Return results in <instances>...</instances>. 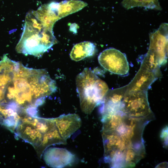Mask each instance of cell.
Returning a JSON list of instances; mask_svg holds the SVG:
<instances>
[{"mask_svg": "<svg viewBox=\"0 0 168 168\" xmlns=\"http://www.w3.org/2000/svg\"><path fill=\"white\" fill-rule=\"evenodd\" d=\"M152 119L119 112L102 118L104 160L112 168L134 167L145 152L143 131Z\"/></svg>", "mask_w": 168, "mask_h": 168, "instance_id": "obj_1", "label": "cell"}, {"mask_svg": "<svg viewBox=\"0 0 168 168\" xmlns=\"http://www.w3.org/2000/svg\"><path fill=\"white\" fill-rule=\"evenodd\" d=\"M57 42L53 30L44 27L30 11L26 16L23 32L16 50L18 53L40 57Z\"/></svg>", "mask_w": 168, "mask_h": 168, "instance_id": "obj_2", "label": "cell"}, {"mask_svg": "<svg viewBox=\"0 0 168 168\" xmlns=\"http://www.w3.org/2000/svg\"><path fill=\"white\" fill-rule=\"evenodd\" d=\"M76 83L82 110L90 114L96 106L103 103L109 90L108 86L88 68L77 75Z\"/></svg>", "mask_w": 168, "mask_h": 168, "instance_id": "obj_3", "label": "cell"}, {"mask_svg": "<svg viewBox=\"0 0 168 168\" xmlns=\"http://www.w3.org/2000/svg\"><path fill=\"white\" fill-rule=\"evenodd\" d=\"M122 102L123 111L127 115L152 119V113L145 91H129L124 95Z\"/></svg>", "mask_w": 168, "mask_h": 168, "instance_id": "obj_4", "label": "cell"}, {"mask_svg": "<svg viewBox=\"0 0 168 168\" xmlns=\"http://www.w3.org/2000/svg\"><path fill=\"white\" fill-rule=\"evenodd\" d=\"M98 60L103 68L113 73L124 76L128 73V63L125 54L116 49L105 50L100 54Z\"/></svg>", "mask_w": 168, "mask_h": 168, "instance_id": "obj_5", "label": "cell"}, {"mask_svg": "<svg viewBox=\"0 0 168 168\" xmlns=\"http://www.w3.org/2000/svg\"><path fill=\"white\" fill-rule=\"evenodd\" d=\"M168 30V24L163 23L157 30L149 34L150 45L147 53L156 59L159 65L167 60Z\"/></svg>", "mask_w": 168, "mask_h": 168, "instance_id": "obj_6", "label": "cell"}, {"mask_svg": "<svg viewBox=\"0 0 168 168\" xmlns=\"http://www.w3.org/2000/svg\"><path fill=\"white\" fill-rule=\"evenodd\" d=\"M43 154L45 163L52 168H63L71 166L76 160L74 155L63 148H47Z\"/></svg>", "mask_w": 168, "mask_h": 168, "instance_id": "obj_7", "label": "cell"}, {"mask_svg": "<svg viewBox=\"0 0 168 168\" xmlns=\"http://www.w3.org/2000/svg\"><path fill=\"white\" fill-rule=\"evenodd\" d=\"M54 120L59 134L66 140L78 129L82 124L80 118L76 114H63L54 118Z\"/></svg>", "mask_w": 168, "mask_h": 168, "instance_id": "obj_8", "label": "cell"}, {"mask_svg": "<svg viewBox=\"0 0 168 168\" xmlns=\"http://www.w3.org/2000/svg\"><path fill=\"white\" fill-rule=\"evenodd\" d=\"M58 3L53 2L44 4L33 12L44 27L53 30L54 24L60 19L58 14Z\"/></svg>", "mask_w": 168, "mask_h": 168, "instance_id": "obj_9", "label": "cell"}, {"mask_svg": "<svg viewBox=\"0 0 168 168\" xmlns=\"http://www.w3.org/2000/svg\"><path fill=\"white\" fill-rule=\"evenodd\" d=\"M14 133L17 137L31 145L35 149L41 143L43 135L32 125L21 121Z\"/></svg>", "mask_w": 168, "mask_h": 168, "instance_id": "obj_10", "label": "cell"}, {"mask_svg": "<svg viewBox=\"0 0 168 168\" xmlns=\"http://www.w3.org/2000/svg\"><path fill=\"white\" fill-rule=\"evenodd\" d=\"M66 143L67 140L61 137L55 126L52 129L43 134L41 143L35 150L38 158L40 159L44 152L49 146Z\"/></svg>", "mask_w": 168, "mask_h": 168, "instance_id": "obj_11", "label": "cell"}, {"mask_svg": "<svg viewBox=\"0 0 168 168\" xmlns=\"http://www.w3.org/2000/svg\"><path fill=\"white\" fill-rule=\"evenodd\" d=\"M96 46L90 41H84L75 45L70 54L71 59L78 61L85 58L92 56L95 53Z\"/></svg>", "mask_w": 168, "mask_h": 168, "instance_id": "obj_12", "label": "cell"}, {"mask_svg": "<svg viewBox=\"0 0 168 168\" xmlns=\"http://www.w3.org/2000/svg\"><path fill=\"white\" fill-rule=\"evenodd\" d=\"M21 121L31 124L43 134L55 127L54 118H44L28 114L22 117Z\"/></svg>", "mask_w": 168, "mask_h": 168, "instance_id": "obj_13", "label": "cell"}, {"mask_svg": "<svg viewBox=\"0 0 168 168\" xmlns=\"http://www.w3.org/2000/svg\"><path fill=\"white\" fill-rule=\"evenodd\" d=\"M87 5L86 2L79 0L62 1L58 3V16L60 19L80 11Z\"/></svg>", "mask_w": 168, "mask_h": 168, "instance_id": "obj_14", "label": "cell"}, {"mask_svg": "<svg viewBox=\"0 0 168 168\" xmlns=\"http://www.w3.org/2000/svg\"><path fill=\"white\" fill-rule=\"evenodd\" d=\"M143 71L135 79L129 91H145L154 80L155 77L152 72L145 70Z\"/></svg>", "mask_w": 168, "mask_h": 168, "instance_id": "obj_15", "label": "cell"}, {"mask_svg": "<svg viewBox=\"0 0 168 168\" xmlns=\"http://www.w3.org/2000/svg\"><path fill=\"white\" fill-rule=\"evenodd\" d=\"M121 3L127 10L138 7L158 10L162 9L158 0H123Z\"/></svg>", "mask_w": 168, "mask_h": 168, "instance_id": "obj_16", "label": "cell"}, {"mask_svg": "<svg viewBox=\"0 0 168 168\" xmlns=\"http://www.w3.org/2000/svg\"><path fill=\"white\" fill-rule=\"evenodd\" d=\"M161 138L163 140L166 146H167V127H166L162 130L161 133Z\"/></svg>", "mask_w": 168, "mask_h": 168, "instance_id": "obj_17", "label": "cell"}]
</instances>
